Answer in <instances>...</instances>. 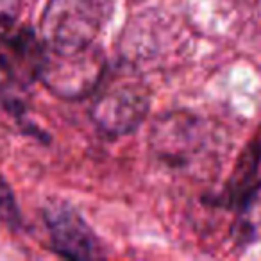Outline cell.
Returning a JSON list of instances; mask_svg holds the SVG:
<instances>
[{
	"label": "cell",
	"instance_id": "obj_1",
	"mask_svg": "<svg viewBox=\"0 0 261 261\" xmlns=\"http://www.w3.org/2000/svg\"><path fill=\"white\" fill-rule=\"evenodd\" d=\"M150 145L158 160L185 172H204L215 158L213 130L199 116L170 113L152 127Z\"/></svg>",
	"mask_w": 261,
	"mask_h": 261
},
{
	"label": "cell",
	"instance_id": "obj_2",
	"mask_svg": "<svg viewBox=\"0 0 261 261\" xmlns=\"http://www.w3.org/2000/svg\"><path fill=\"white\" fill-rule=\"evenodd\" d=\"M111 15V0H50L41 18L45 47L79 50L95 45Z\"/></svg>",
	"mask_w": 261,
	"mask_h": 261
},
{
	"label": "cell",
	"instance_id": "obj_3",
	"mask_svg": "<svg viewBox=\"0 0 261 261\" xmlns=\"http://www.w3.org/2000/svg\"><path fill=\"white\" fill-rule=\"evenodd\" d=\"M104 72V54L97 45L79 50H52L45 47L38 79L58 97L77 100L100 86Z\"/></svg>",
	"mask_w": 261,
	"mask_h": 261
},
{
	"label": "cell",
	"instance_id": "obj_4",
	"mask_svg": "<svg viewBox=\"0 0 261 261\" xmlns=\"http://www.w3.org/2000/svg\"><path fill=\"white\" fill-rule=\"evenodd\" d=\"M150 95L140 75L120 73L108 79L91 106L95 125L111 136H123L138 129L149 113Z\"/></svg>",
	"mask_w": 261,
	"mask_h": 261
},
{
	"label": "cell",
	"instance_id": "obj_5",
	"mask_svg": "<svg viewBox=\"0 0 261 261\" xmlns=\"http://www.w3.org/2000/svg\"><path fill=\"white\" fill-rule=\"evenodd\" d=\"M50 242L61 256L70 259H91L98 256V245L91 229L68 204H50L45 211Z\"/></svg>",
	"mask_w": 261,
	"mask_h": 261
},
{
	"label": "cell",
	"instance_id": "obj_6",
	"mask_svg": "<svg viewBox=\"0 0 261 261\" xmlns=\"http://www.w3.org/2000/svg\"><path fill=\"white\" fill-rule=\"evenodd\" d=\"M4 43L0 45V58L6 63L9 75L20 83H31L38 79L41 59H43L45 43L38 41L36 34L29 29H20L16 33L9 31L4 34Z\"/></svg>",
	"mask_w": 261,
	"mask_h": 261
},
{
	"label": "cell",
	"instance_id": "obj_7",
	"mask_svg": "<svg viewBox=\"0 0 261 261\" xmlns=\"http://www.w3.org/2000/svg\"><path fill=\"white\" fill-rule=\"evenodd\" d=\"M232 238L240 245L261 242V182L243 195L232 227Z\"/></svg>",
	"mask_w": 261,
	"mask_h": 261
},
{
	"label": "cell",
	"instance_id": "obj_8",
	"mask_svg": "<svg viewBox=\"0 0 261 261\" xmlns=\"http://www.w3.org/2000/svg\"><path fill=\"white\" fill-rule=\"evenodd\" d=\"M259 147L261 145H250L249 150L242 156L240 163L236 165L234 175L231 177L227 186V200L232 202L234 199H243L245 190L249 186L250 179H252L254 172L257 167V160H259Z\"/></svg>",
	"mask_w": 261,
	"mask_h": 261
},
{
	"label": "cell",
	"instance_id": "obj_9",
	"mask_svg": "<svg viewBox=\"0 0 261 261\" xmlns=\"http://www.w3.org/2000/svg\"><path fill=\"white\" fill-rule=\"evenodd\" d=\"M0 220H4L13 229L20 225V213L15 195H13L9 185L2 177H0Z\"/></svg>",
	"mask_w": 261,
	"mask_h": 261
},
{
	"label": "cell",
	"instance_id": "obj_10",
	"mask_svg": "<svg viewBox=\"0 0 261 261\" xmlns=\"http://www.w3.org/2000/svg\"><path fill=\"white\" fill-rule=\"evenodd\" d=\"M22 0H0V36L13 31L20 15Z\"/></svg>",
	"mask_w": 261,
	"mask_h": 261
},
{
	"label": "cell",
	"instance_id": "obj_11",
	"mask_svg": "<svg viewBox=\"0 0 261 261\" xmlns=\"http://www.w3.org/2000/svg\"><path fill=\"white\" fill-rule=\"evenodd\" d=\"M9 83H11L9 70H8V66H6V63L2 61V58H0V95H2V91L9 86Z\"/></svg>",
	"mask_w": 261,
	"mask_h": 261
}]
</instances>
